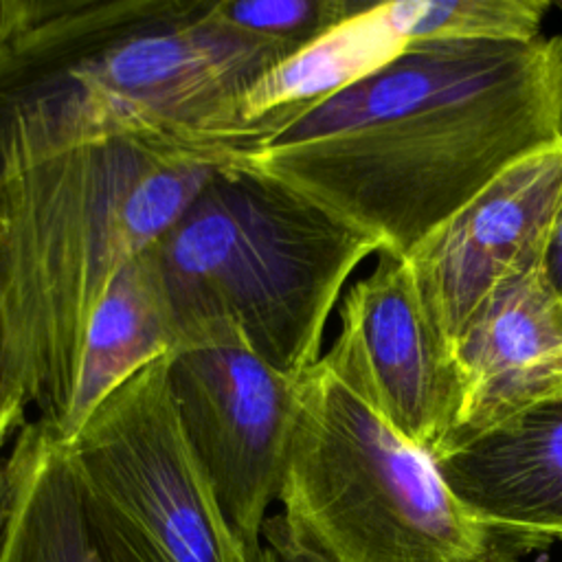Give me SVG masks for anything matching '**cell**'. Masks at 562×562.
Here are the masks:
<instances>
[{
  "instance_id": "11",
  "label": "cell",
  "mask_w": 562,
  "mask_h": 562,
  "mask_svg": "<svg viewBox=\"0 0 562 562\" xmlns=\"http://www.w3.org/2000/svg\"><path fill=\"white\" fill-rule=\"evenodd\" d=\"M435 463L470 516L527 553L562 542V395L437 454Z\"/></svg>"
},
{
  "instance_id": "1",
  "label": "cell",
  "mask_w": 562,
  "mask_h": 562,
  "mask_svg": "<svg viewBox=\"0 0 562 562\" xmlns=\"http://www.w3.org/2000/svg\"><path fill=\"white\" fill-rule=\"evenodd\" d=\"M562 138V37L424 40L316 101L250 160L408 257Z\"/></svg>"
},
{
  "instance_id": "3",
  "label": "cell",
  "mask_w": 562,
  "mask_h": 562,
  "mask_svg": "<svg viewBox=\"0 0 562 562\" xmlns=\"http://www.w3.org/2000/svg\"><path fill=\"white\" fill-rule=\"evenodd\" d=\"M226 162L235 160L119 138L0 167V316L37 419L64 428L112 277Z\"/></svg>"
},
{
  "instance_id": "10",
  "label": "cell",
  "mask_w": 562,
  "mask_h": 562,
  "mask_svg": "<svg viewBox=\"0 0 562 562\" xmlns=\"http://www.w3.org/2000/svg\"><path fill=\"white\" fill-rule=\"evenodd\" d=\"M452 351L461 408L446 450L562 395V299L542 268L501 281L470 314Z\"/></svg>"
},
{
  "instance_id": "12",
  "label": "cell",
  "mask_w": 562,
  "mask_h": 562,
  "mask_svg": "<svg viewBox=\"0 0 562 562\" xmlns=\"http://www.w3.org/2000/svg\"><path fill=\"white\" fill-rule=\"evenodd\" d=\"M7 452L15 479L0 562H92L79 474L57 430L35 417Z\"/></svg>"
},
{
  "instance_id": "6",
  "label": "cell",
  "mask_w": 562,
  "mask_h": 562,
  "mask_svg": "<svg viewBox=\"0 0 562 562\" xmlns=\"http://www.w3.org/2000/svg\"><path fill=\"white\" fill-rule=\"evenodd\" d=\"M90 544L110 562H235V540L180 428L167 356L125 380L61 439Z\"/></svg>"
},
{
  "instance_id": "18",
  "label": "cell",
  "mask_w": 562,
  "mask_h": 562,
  "mask_svg": "<svg viewBox=\"0 0 562 562\" xmlns=\"http://www.w3.org/2000/svg\"><path fill=\"white\" fill-rule=\"evenodd\" d=\"M542 272L544 279L549 281V285L553 288V292L562 299V209L558 215V222L553 226L547 252H544V261H542Z\"/></svg>"
},
{
  "instance_id": "15",
  "label": "cell",
  "mask_w": 562,
  "mask_h": 562,
  "mask_svg": "<svg viewBox=\"0 0 562 562\" xmlns=\"http://www.w3.org/2000/svg\"><path fill=\"white\" fill-rule=\"evenodd\" d=\"M373 4L362 0H213L215 15L224 24L274 42L294 55Z\"/></svg>"
},
{
  "instance_id": "20",
  "label": "cell",
  "mask_w": 562,
  "mask_h": 562,
  "mask_svg": "<svg viewBox=\"0 0 562 562\" xmlns=\"http://www.w3.org/2000/svg\"><path fill=\"white\" fill-rule=\"evenodd\" d=\"M235 562H283V558L261 538L259 544L252 547H237Z\"/></svg>"
},
{
  "instance_id": "9",
  "label": "cell",
  "mask_w": 562,
  "mask_h": 562,
  "mask_svg": "<svg viewBox=\"0 0 562 562\" xmlns=\"http://www.w3.org/2000/svg\"><path fill=\"white\" fill-rule=\"evenodd\" d=\"M560 209L562 138L501 171L406 257L450 345L501 281L542 268Z\"/></svg>"
},
{
  "instance_id": "5",
  "label": "cell",
  "mask_w": 562,
  "mask_h": 562,
  "mask_svg": "<svg viewBox=\"0 0 562 562\" xmlns=\"http://www.w3.org/2000/svg\"><path fill=\"white\" fill-rule=\"evenodd\" d=\"M321 562H520L452 496L435 459L321 358L303 378L279 501Z\"/></svg>"
},
{
  "instance_id": "19",
  "label": "cell",
  "mask_w": 562,
  "mask_h": 562,
  "mask_svg": "<svg viewBox=\"0 0 562 562\" xmlns=\"http://www.w3.org/2000/svg\"><path fill=\"white\" fill-rule=\"evenodd\" d=\"M13 479H15L13 461H11V454L4 452L0 459V544H2L4 527H7L11 501H13Z\"/></svg>"
},
{
  "instance_id": "14",
  "label": "cell",
  "mask_w": 562,
  "mask_h": 562,
  "mask_svg": "<svg viewBox=\"0 0 562 562\" xmlns=\"http://www.w3.org/2000/svg\"><path fill=\"white\" fill-rule=\"evenodd\" d=\"M547 0H397L380 2L386 31L400 42L536 40Z\"/></svg>"
},
{
  "instance_id": "4",
  "label": "cell",
  "mask_w": 562,
  "mask_h": 562,
  "mask_svg": "<svg viewBox=\"0 0 562 562\" xmlns=\"http://www.w3.org/2000/svg\"><path fill=\"white\" fill-rule=\"evenodd\" d=\"M371 252H380L371 235L252 160H235L209 176L143 257L178 347L233 325L259 358L301 380L323 358L345 281Z\"/></svg>"
},
{
  "instance_id": "7",
  "label": "cell",
  "mask_w": 562,
  "mask_h": 562,
  "mask_svg": "<svg viewBox=\"0 0 562 562\" xmlns=\"http://www.w3.org/2000/svg\"><path fill=\"white\" fill-rule=\"evenodd\" d=\"M167 386L235 544H259L279 501L301 380L259 358L237 327L213 325L167 356Z\"/></svg>"
},
{
  "instance_id": "16",
  "label": "cell",
  "mask_w": 562,
  "mask_h": 562,
  "mask_svg": "<svg viewBox=\"0 0 562 562\" xmlns=\"http://www.w3.org/2000/svg\"><path fill=\"white\" fill-rule=\"evenodd\" d=\"M29 406L31 404L15 373L2 316H0V459L7 443H11L18 430L26 424L24 415Z\"/></svg>"
},
{
  "instance_id": "17",
  "label": "cell",
  "mask_w": 562,
  "mask_h": 562,
  "mask_svg": "<svg viewBox=\"0 0 562 562\" xmlns=\"http://www.w3.org/2000/svg\"><path fill=\"white\" fill-rule=\"evenodd\" d=\"M261 538L283 558V562H321L305 544H301L283 525L279 514H272L266 525Z\"/></svg>"
},
{
  "instance_id": "2",
  "label": "cell",
  "mask_w": 562,
  "mask_h": 562,
  "mask_svg": "<svg viewBox=\"0 0 562 562\" xmlns=\"http://www.w3.org/2000/svg\"><path fill=\"white\" fill-rule=\"evenodd\" d=\"M292 55L213 0H2L0 167L119 138L248 160L241 99Z\"/></svg>"
},
{
  "instance_id": "13",
  "label": "cell",
  "mask_w": 562,
  "mask_h": 562,
  "mask_svg": "<svg viewBox=\"0 0 562 562\" xmlns=\"http://www.w3.org/2000/svg\"><path fill=\"white\" fill-rule=\"evenodd\" d=\"M176 347L178 336L140 252L112 277L90 321L70 415L57 435L68 439L101 400Z\"/></svg>"
},
{
  "instance_id": "8",
  "label": "cell",
  "mask_w": 562,
  "mask_h": 562,
  "mask_svg": "<svg viewBox=\"0 0 562 562\" xmlns=\"http://www.w3.org/2000/svg\"><path fill=\"white\" fill-rule=\"evenodd\" d=\"M323 360L411 443L430 457L450 446L461 375L406 257L380 250L375 268L345 292Z\"/></svg>"
}]
</instances>
